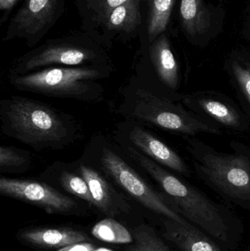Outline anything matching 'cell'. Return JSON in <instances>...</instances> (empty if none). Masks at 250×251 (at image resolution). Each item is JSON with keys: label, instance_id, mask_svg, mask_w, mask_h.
Wrapping results in <instances>:
<instances>
[{"label": "cell", "instance_id": "1", "mask_svg": "<svg viewBox=\"0 0 250 251\" xmlns=\"http://www.w3.org/2000/svg\"><path fill=\"white\" fill-rule=\"evenodd\" d=\"M117 113L126 121L152 126L183 139L204 134L223 135L224 131L169 95L141 65L122 89Z\"/></svg>", "mask_w": 250, "mask_h": 251}, {"label": "cell", "instance_id": "2", "mask_svg": "<svg viewBox=\"0 0 250 251\" xmlns=\"http://www.w3.org/2000/svg\"><path fill=\"white\" fill-rule=\"evenodd\" d=\"M0 122L3 134L36 151L63 150L82 132L73 116L21 96L1 100Z\"/></svg>", "mask_w": 250, "mask_h": 251}, {"label": "cell", "instance_id": "3", "mask_svg": "<svg viewBox=\"0 0 250 251\" xmlns=\"http://www.w3.org/2000/svg\"><path fill=\"white\" fill-rule=\"evenodd\" d=\"M116 140L132 163L159 186L176 212L217 240L224 243L230 240V217L226 207L213 201L186 178L154 162L131 145Z\"/></svg>", "mask_w": 250, "mask_h": 251}, {"label": "cell", "instance_id": "4", "mask_svg": "<svg viewBox=\"0 0 250 251\" xmlns=\"http://www.w3.org/2000/svg\"><path fill=\"white\" fill-rule=\"evenodd\" d=\"M184 140L195 176L225 201L250 211V146L233 140L226 153L197 137Z\"/></svg>", "mask_w": 250, "mask_h": 251}, {"label": "cell", "instance_id": "5", "mask_svg": "<svg viewBox=\"0 0 250 251\" xmlns=\"http://www.w3.org/2000/svg\"><path fill=\"white\" fill-rule=\"evenodd\" d=\"M114 66H54L26 75H7L11 86L18 91L98 104L105 100L100 81L113 75Z\"/></svg>", "mask_w": 250, "mask_h": 251}, {"label": "cell", "instance_id": "6", "mask_svg": "<svg viewBox=\"0 0 250 251\" xmlns=\"http://www.w3.org/2000/svg\"><path fill=\"white\" fill-rule=\"evenodd\" d=\"M114 66L108 49L84 31L50 38L13 60L8 75H26L54 66Z\"/></svg>", "mask_w": 250, "mask_h": 251}, {"label": "cell", "instance_id": "7", "mask_svg": "<svg viewBox=\"0 0 250 251\" xmlns=\"http://www.w3.org/2000/svg\"><path fill=\"white\" fill-rule=\"evenodd\" d=\"M82 156L147 209L181 224L187 222V220L175 211L165 194L154 190L120 155L114 145L104 137H95Z\"/></svg>", "mask_w": 250, "mask_h": 251}, {"label": "cell", "instance_id": "8", "mask_svg": "<svg viewBox=\"0 0 250 251\" xmlns=\"http://www.w3.org/2000/svg\"><path fill=\"white\" fill-rule=\"evenodd\" d=\"M66 0H25L9 22L2 42L24 41L35 48L66 12Z\"/></svg>", "mask_w": 250, "mask_h": 251}, {"label": "cell", "instance_id": "9", "mask_svg": "<svg viewBox=\"0 0 250 251\" xmlns=\"http://www.w3.org/2000/svg\"><path fill=\"white\" fill-rule=\"evenodd\" d=\"M181 102L188 110L220 127L236 134L250 132V120L239 104L219 91L205 90L182 93Z\"/></svg>", "mask_w": 250, "mask_h": 251}, {"label": "cell", "instance_id": "10", "mask_svg": "<svg viewBox=\"0 0 250 251\" xmlns=\"http://www.w3.org/2000/svg\"><path fill=\"white\" fill-rule=\"evenodd\" d=\"M116 140H122L157 163L183 178H190L193 171L173 148L136 122L126 121L117 125Z\"/></svg>", "mask_w": 250, "mask_h": 251}, {"label": "cell", "instance_id": "11", "mask_svg": "<svg viewBox=\"0 0 250 251\" xmlns=\"http://www.w3.org/2000/svg\"><path fill=\"white\" fill-rule=\"evenodd\" d=\"M0 193L39 206L48 213H65L77 207L74 199L44 181L1 176Z\"/></svg>", "mask_w": 250, "mask_h": 251}, {"label": "cell", "instance_id": "12", "mask_svg": "<svg viewBox=\"0 0 250 251\" xmlns=\"http://www.w3.org/2000/svg\"><path fill=\"white\" fill-rule=\"evenodd\" d=\"M143 0H127L112 10L89 35L109 50L114 41L126 44L137 38L142 26V3Z\"/></svg>", "mask_w": 250, "mask_h": 251}, {"label": "cell", "instance_id": "13", "mask_svg": "<svg viewBox=\"0 0 250 251\" xmlns=\"http://www.w3.org/2000/svg\"><path fill=\"white\" fill-rule=\"evenodd\" d=\"M152 76L169 95L180 101L182 76L179 62L165 34L147 46Z\"/></svg>", "mask_w": 250, "mask_h": 251}, {"label": "cell", "instance_id": "14", "mask_svg": "<svg viewBox=\"0 0 250 251\" xmlns=\"http://www.w3.org/2000/svg\"><path fill=\"white\" fill-rule=\"evenodd\" d=\"M73 162L88 183L95 207L110 216L127 209L128 204L123 196L115 190L112 181L98 168L82 156Z\"/></svg>", "mask_w": 250, "mask_h": 251}, {"label": "cell", "instance_id": "15", "mask_svg": "<svg viewBox=\"0 0 250 251\" xmlns=\"http://www.w3.org/2000/svg\"><path fill=\"white\" fill-rule=\"evenodd\" d=\"M40 178L41 181H45L53 187L59 186L66 193L95 206L88 183L79 174L74 162L66 163L59 161L53 162L41 173Z\"/></svg>", "mask_w": 250, "mask_h": 251}, {"label": "cell", "instance_id": "16", "mask_svg": "<svg viewBox=\"0 0 250 251\" xmlns=\"http://www.w3.org/2000/svg\"><path fill=\"white\" fill-rule=\"evenodd\" d=\"M163 237L182 251H222L208 236L189 224H181L164 218Z\"/></svg>", "mask_w": 250, "mask_h": 251}, {"label": "cell", "instance_id": "17", "mask_svg": "<svg viewBox=\"0 0 250 251\" xmlns=\"http://www.w3.org/2000/svg\"><path fill=\"white\" fill-rule=\"evenodd\" d=\"M239 104L250 120V57L233 54L225 66Z\"/></svg>", "mask_w": 250, "mask_h": 251}, {"label": "cell", "instance_id": "18", "mask_svg": "<svg viewBox=\"0 0 250 251\" xmlns=\"http://www.w3.org/2000/svg\"><path fill=\"white\" fill-rule=\"evenodd\" d=\"M25 242L45 248H62L85 243L89 237L82 231L70 228H35L21 234Z\"/></svg>", "mask_w": 250, "mask_h": 251}, {"label": "cell", "instance_id": "19", "mask_svg": "<svg viewBox=\"0 0 250 251\" xmlns=\"http://www.w3.org/2000/svg\"><path fill=\"white\" fill-rule=\"evenodd\" d=\"M146 3L147 17L145 21L146 45L164 34L170 22V16L176 0H143Z\"/></svg>", "mask_w": 250, "mask_h": 251}, {"label": "cell", "instance_id": "20", "mask_svg": "<svg viewBox=\"0 0 250 251\" xmlns=\"http://www.w3.org/2000/svg\"><path fill=\"white\" fill-rule=\"evenodd\" d=\"M180 15L183 29L192 38L204 35L211 26V16L204 0H182Z\"/></svg>", "mask_w": 250, "mask_h": 251}, {"label": "cell", "instance_id": "21", "mask_svg": "<svg viewBox=\"0 0 250 251\" xmlns=\"http://www.w3.org/2000/svg\"><path fill=\"white\" fill-rule=\"evenodd\" d=\"M127 0H74L81 19V30L89 34L112 10Z\"/></svg>", "mask_w": 250, "mask_h": 251}, {"label": "cell", "instance_id": "22", "mask_svg": "<svg viewBox=\"0 0 250 251\" xmlns=\"http://www.w3.org/2000/svg\"><path fill=\"white\" fill-rule=\"evenodd\" d=\"M32 154L29 151L13 146L0 147V172L1 174H24L32 165Z\"/></svg>", "mask_w": 250, "mask_h": 251}, {"label": "cell", "instance_id": "23", "mask_svg": "<svg viewBox=\"0 0 250 251\" xmlns=\"http://www.w3.org/2000/svg\"><path fill=\"white\" fill-rule=\"evenodd\" d=\"M92 234L101 241L113 244H129L134 242L132 234L122 224L112 218L98 222L92 228Z\"/></svg>", "mask_w": 250, "mask_h": 251}, {"label": "cell", "instance_id": "24", "mask_svg": "<svg viewBox=\"0 0 250 251\" xmlns=\"http://www.w3.org/2000/svg\"><path fill=\"white\" fill-rule=\"evenodd\" d=\"M134 244L126 251H172L152 227L140 225L132 229Z\"/></svg>", "mask_w": 250, "mask_h": 251}, {"label": "cell", "instance_id": "25", "mask_svg": "<svg viewBox=\"0 0 250 251\" xmlns=\"http://www.w3.org/2000/svg\"><path fill=\"white\" fill-rule=\"evenodd\" d=\"M20 0H0V25H4L8 21L12 11Z\"/></svg>", "mask_w": 250, "mask_h": 251}, {"label": "cell", "instance_id": "26", "mask_svg": "<svg viewBox=\"0 0 250 251\" xmlns=\"http://www.w3.org/2000/svg\"><path fill=\"white\" fill-rule=\"evenodd\" d=\"M95 247L90 243H82L62 248L57 251H94Z\"/></svg>", "mask_w": 250, "mask_h": 251}]
</instances>
